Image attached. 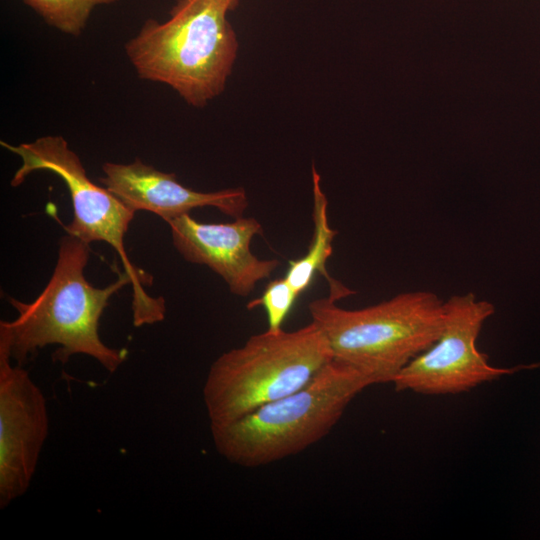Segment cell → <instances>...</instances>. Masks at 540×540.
<instances>
[{
    "mask_svg": "<svg viewBox=\"0 0 540 540\" xmlns=\"http://www.w3.org/2000/svg\"><path fill=\"white\" fill-rule=\"evenodd\" d=\"M495 312L494 305L478 300L474 293L453 295L444 302L440 336L427 350L412 359L393 379L396 392L424 395L467 392L540 363L501 368L492 366L476 346L484 322Z\"/></svg>",
    "mask_w": 540,
    "mask_h": 540,
    "instance_id": "obj_7",
    "label": "cell"
},
{
    "mask_svg": "<svg viewBox=\"0 0 540 540\" xmlns=\"http://www.w3.org/2000/svg\"><path fill=\"white\" fill-rule=\"evenodd\" d=\"M90 255L89 244L67 234L59 241L53 274L43 291L32 302L9 297L18 315L0 322V341L18 365L47 345H59L54 361L65 363L72 355L84 354L114 373L127 356L125 349H114L100 339L98 328L109 299L123 286L131 285L123 274L104 288L90 284L84 274Z\"/></svg>",
    "mask_w": 540,
    "mask_h": 540,
    "instance_id": "obj_1",
    "label": "cell"
},
{
    "mask_svg": "<svg viewBox=\"0 0 540 540\" xmlns=\"http://www.w3.org/2000/svg\"><path fill=\"white\" fill-rule=\"evenodd\" d=\"M299 295L285 277L271 280L263 294L251 300L247 308L262 307L267 316L268 330L278 331L292 310Z\"/></svg>",
    "mask_w": 540,
    "mask_h": 540,
    "instance_id": "obj_13",
    "label": "cell"
},
{
    "mask_svg": "<svg viewBox=\"0 0 540 540\" xmlns=\"http://www.w3.org/2000/svg\"><path fill=\"white\" fill-rule=\"evenodd\" d=\"M0 144L21 159V165L10 181L11 186L21 185L36 171L57 175L67 186L72 201L73 219L65 226L67 234L88 244L106 242L119 255L124 273L131 280L134 326L163 321L166 313L164 298L152 297L144 289L152 278L134 266L125 249V234L135 212L107 188L89 179L79 156L62 136L47 135L19 145L4 141Z\"/></svg>",
    "mask_w": 540,
    "mask_h": 540,
    "instance_id": "obj_6",
    "label": "cell"
},
{
    "mask_svg": "<svg viewBox=\"0 0 540 540\" xmlns=\"http://www.w3.org/2000/svg\"><path fill=\"white\" fill-rule=\"evenodd\" d=\"M224 1L229 3L231 5V7L234 8L236 6L238 0H224Z\"/></svg>",
    "mask_w": 540,
    "mask_h": 540,
    "instance_id": "obj_14",
    "label": "cell"
},
{
    "mask_svg": "<svg viewBox=\"0 0 540 540\" xmlns=\"http://www.w3.org/2000/svg\"><path fill=\"white\" fill-rule=\"evenodd\" d=\"M49 25L73 36L85 28L92 10L118 0H23Z\"/></svg>",
    "mask_w": 540,
    "mask_h": 540,
    "instance_id": "obj_12",
    "label": "cell"
},
{
    "mask_svg": "<svg viewBox=\"0 0 540 540\" xmlns=\"http://www.w3.org/2000/svg\"><path fill=\"white\" fill-rule=\"evenodd\" d=\"M224 0H177L164 23L145 21L125 44L141 79L174 89L193 107H204L224 90L237 56L236 34Z\"/></svg>",
    "mask_w": 540,
    "mask_h": 540,
    "instance_id": "obj_2",
    "label": "cell"
},
{
    "mask_svg": "<svg viewBox=\"0 0 540 540\" xmlns=\"http://www.w3.org/2000/svg\"><path fill=\"white\" fill-rule=\"evenodd\" d=\"M102 170L100 183L131 210L150 211L165 222L201 207H214L236 219L248 207L243 188L197 191L182 185L174 173L162 172L138 158L127 164L106 162Z\"/></svg>",
    "mask_w": 540,
    "mask_h": 540,
    "instance_id": "obj_10",
    "label": "cell"
},
{
    "mask_svg": "<svg viewBox=\"0 0 540 540\" xmlns=\"http://www.w3.org/2000/svg\"><path fill=\"white\" fill-rule=\"evenodd\" d=\"M49 431L45 396L0 341V508L25 494Z\"/></svg>",
    "mask_w": 540,
    "mask_h": 540,
    "instance_id": "obj_8",
    "label": "cell"
},
{
    "mask_svg": "<svg viewBox=\"0 0 540 540\" xmlns=\"http://www.w3.org/2000/svg\"><path fill=\"white\" fill-rule=\"evenodd\" d=\"M313 189V212L314 224L313 236L305 255L297 260L290 261L285 274L286 280L300 295L312 283L318 273L326 278L329 286L328 297L334 301L345 298L355 292L335 280L328 273L326 263L333 252V240L337 231L332 229L328 221V201L320 185V175L315 167H312Z\"/></svg>",
    "mask_w": 540,
    "mask_h": 540,
    "instance_id": "obj_11",
    "label": "cell"
},
{
    "mask_svg": "<svg viewBox=\"0 0 540 540\" xmlns=\"http://www.w3.org/2000/svg\"><path fill=\"white\" fill-rule=\"evenodd\" d=\"M311 321L325 336L332 359L392 383L441 334L444 301L430 291L398 294L361 309H344L329 297L313 300Z\"/></svg>",
    "mask_w": 540,
    "mask_h": 540,
    "instance_id": "obj_4",
    "label": "cell"
},
{
    "mask_svg": "<svg viewBox=\"0 0 540 540\" xmlns=\"http://www.w3.org/2000/svg\"><path fill=\"white\" fill-rule=\"evenodd\" d=\"M376 384L365 373L331 359L304 387L225 424H210L217 452L246 468L298 454L325 437L351 401Z\"/></svg>",
    "mask_w": 540,
    "mask_h": 540,
    "instance_id": "obj_3",
    "label": "cell"
},
{
    "mask_svg": "<svg viewBox=\"0 0 540 540\" xmlns=\"http://www.w3.org/2000/svg\"><path fill=\"white\" fill-rule=\"evenodd\" d=\"M332 359L314 322L285 331L266 330L222 353L203 386L210 424L234 421L308 384Z\"/></svg>",
    "mask_w": 540,
    "mask_h": 540,
    "instance_id": "obj_5",
    "label": "cell"
},
{
    "mask_svg": "<svg viewBox=\"0 0 540 540\" xmlns=\"http://www.w3.org/2000/svg\"><path fill=\"white\" fill-rule=\"evenodd\" d=\"M172 243L188 262L206 265L217 273L234 295L248 296L261 280L270 278L280 265L277 259H259L250 245L263 233L253 217L228 223H202L187 214L167 222Z\"/></svg>",
    "mask_w": 540,
    "mask_h": 540,
    "instance_id": "obj_9",
    "label": "cell"
}]
</instances>
